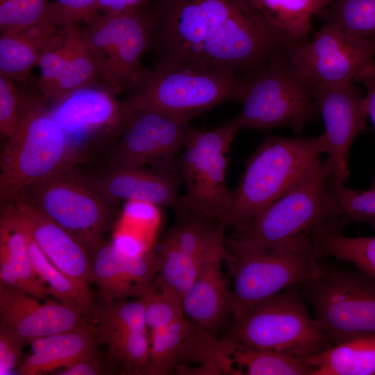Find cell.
Listing matches in <instances>:
<instances>
[{"label":"cell","instance_id":"cell-42","mask_svg":"<svg viewBox=\"0 0 375 375\" xmlns=\"http://www.w3.org/2000/svg\"><path fill=\"white\" fill-rule=\"evenodd\" d=\"M28 342L9 327L0 324V375L10 374L24 358L23 349Z\"/></svg>","mask_w":375,"mask_h":375},{"label":"cell","instance_id":"cell-4","mask_svg":"<svg viewBox=\"0 0 375 375\" xmlns=\"http://www.w3.org/2000/svg\"><path fill=\"white\" fill-rule=\"evenodd\" d=\"M327 160H318L283 195L237 228L227 246L268 249L284 245L315 230L335 231V216L327 183Z\"/></svg>","mask_w":375,"mask_h":375},{"label":"cell","instance_id":"cell-45","mask_svg":"<svg viewBox=\"0 0 375 375\" xmlns=\"http://www.w3.org/2000/svg\"><path fill=\"white\" fill-rule=\"evenodd\" d=\"M148 0H99L98 11L117 14L133 10L144 5Z\"/></svg>","mask_w":375,"mask_h":375},{"label":"cell","instance_id":"cell-3","mask_svg":"<svg viewBox=\"0 0 375 375\" xmlns=\"http://www.w3.org/2000/svg\"><path fill=\"white\" fill-rule=\"evenodd\" d=\"M327 151L324 132L315 138L267 136L247 160L224 218L225 227L237 228L248 222L283 195Z\"/></svg>","mask_w":375,"mask_h":375},{"label":"cell","instance_id":"cell-26","mask_svg":"<svg viewBox=\"0 0 375 375\" xmlns=\"http://www.w3.org/2000/svg\"><path fill=\"white\" fill-rule=\"evenodd\" d=\"M0 249L6 253L14 265L23 291L40 299H47L46 291L33 269L26 230L12 201L1 203Z\"/></svg>","mask_w":375,"mask_h":375},{"label":"cell","instance_id":"cell-20","mask_svg":"<svg viewBox=\"0 0 375 375\" xmlns=\"http://www.w3.org/2000/svg\"><path fill=\"white\" fill-rule=\"evenodd\" d=\"M40 299L21 290L0 285V324L17 332L28 344L83 324L87 313L58 300Z\"/></svg>","mask_w":375,"mask_h":375},{"label":"cell","instance_id":"cell-40","mask_svg":"<svg viewBox=\"0 0 375 375\" xmlns=\"http://www.w3.org/2000/svg\"><path fill=\"white\" fill-rule=\"evenodd\" d=\"M99 0H55L49 1L42 22L67 31L98 12Z\"/></svg>","mask_w":375,"mask_h":375},{"label":"cell","instance_id":"cell-33","mask_svg":"<svg viewBox=\"0 0 375 375\" xmlns=\"http://www.w3.org/2000/svg\"><path fill=\"white\" fill-rule=\"evenodd\" d=\"M194 323L185 317L169 326L151 331L148 375H166L175 369L183 344Z\"/></svg>","mask_w":375,"mask_h":375},{"label":"cell","instance_id":"cell-19","mask_svg":"<svg viewBox=\"0 0 375 375\" xmlns=\"http://www.w3.org/2000/svg\"><path fill=\"white\" fill-rule=\"evenodd\" d=\"M84 180L108 201H139L171 208L178 215L183 212L178 194V177L173 172L151 171L144 167L108 165Z\"/></svg>","mask_w":375,"mask_h":375},{"label":"cell","instance_id":"cell-10","mask_svg":"<svg viewBox=\"0 0 375 375\" xmlns=\"http://www.w3.org/2000/svg\"><path fill=\"white\" fill-rule=\"evenodd\" d=\"M103 83L86 85L50 101L76 165L112 147L135 112L129 98L120 101Z\"/></svg>","mask_w":375,"mask_h":375},{"label":"cell","instance_id":"cell-2","mask_svg":"<svg viewBox=\"0 0 375 375\" xmlns=\"http://www.w3.org/2000/svg\"><path fill=\"white\" fill-rule=\"evenodd\" d=\"M20 92L18 127L1 153V203L12 201L28 185L77 165L38 84Z\"/></svg>","mask_w":375,"mask_h":375},{"label":"cell","instance_id":"cell-24","mask_svg":"<svg viewBox=\"0 0 375 375\" xmlns=\"http://www.w3.org/2000/svg\"><path fill=\"white\" fill-rule=\"evenodd\" d=\"M223 257L206 262L183 297L184 312L199 326L217 328L231 312V291L221 269Z\"/></svg>","mask_w":375,"mask_h":375},{"label":"cell","instance_id":"cell-36","mask_svg":"<svg viewBox=\"0 0 375 375\" xmlns=\"http://www.w3.org/2000/svg\"><path fill=\"white\" fill-rule=\"evenodd\" d=\"M96 321L98 335L129 331H147L144 317V302L109 300L101 298L94 305L92 314Z\"/></svg>","mask_w":375,"mask_h":375},{"label":"cell","instance_id":"cell-6","mask_svg":"<svg viewBox=\"0 0 375 375\" xmlns=\"http://www.w3.org/2000/svg\"><path fill=\"white\" fill-rule=\"evenodd\" d=\"M331 346L375 334V277L319 260L317 275L299 286Z\"/></svg>","mask_w":375,"mask_h":375},{"label":"cell","instance_id":"cell-7","mask_svg":"<svg viewBox=\"0 0 375 375\" xmlns=\"http://www.w3.org/2000/svg\"><path fill=\"white\" fill-rule=\"evenodd\" d=\"M227 338L248 347L306 358L331 347L310 317L299 286H292L251 307L233 320Z\"/></svg>","mask_w":375,"mask_h":375},{"label":"cell","instance_id":"cell-14","mask_svg":"<svg viewBox=\"0 0 375 375\" xmlns=\"http://www.w3.org/2000/svg\"><path fill=\"white\" fill-rule=\"evenodd\" d=\"M285 54L310 88L352 81L375 61V38L349 35L325 23L312 39L289 43Z\"/></svg>","mask_w":375,"mask_h":375},{"label":"cell","instance_id":"cell-22","mask_svg":"<svg viewBox=\"0 0 375 375\" xmlns=\"http://www.w3.org/2000/svg\"><path fill=\"white\" fill-rule=\"evenodd\" d=\"M32 353L17 368L19 375H42L98 353L96 327L88 322L72 330L33 340Z\"/></svg>","mask_w":375,"mask_h":375},{"label":"cell","instance_id":"cell-1","mask_svg":"<svg viewBox=\"0 0 375 375\" xmlns=\"http://www.w3.org/2000/svg\"><path fill=\"white\" fill-rule=\"evenodd\" d=\"M155 68L201 69L250 78L289 41L251 0H150Z\"/></svg>","mask_w":375,"mask_h":375},{"label":"cell","instance_id":"cell-32","mask_svg":"<svg viewBox=\"0 0 375 375\" xmlns=\"http://www.w3.org/2000/svg\"><path fill=\"white\" fill-rule=\"evenodd\" d=\"M319 17L349 35L375 38V0H331Z\"/></svg>","mask_w":375,"mask_h":375},{"label":"cell","instance_id":"cell-8","mask_svg":"<svg viewBox=\"0 0 375 375\" xmlns=\"http://www.w3.org/2000/svg\"><path fill=\"white\" fill-rule=\"evenodd\" d=\"M249 79L235 74L201 69H146L129 97L135 111L147 108L190 121L228 102L242 103Z\"/></svg>","mask_w":375,"mask_h":375},{"label":"cell","instance_id":"cell-9","mask_svg":"<svg viewBox=\"0 0 375 375\" xmlns=\"http://www.w3.org/2000/svg\"><path fill=\"white\" fill-rule=\"evenodd\" d=\"M242 103L233 118L239 131L289 127L300 133L320 115L310 88L298 77L284 51L252 76Z\"/></svg>","mask_w":375,"mask_h":375},{"label":"cell","instance_id":"cell-31","mask_svg":"<svg viewBox=\"0 0 375 375\" xmlns=\"http://www.w3.org/2000/svg\"><path fill=\"white\" fill-rule=\"evenodd\" d=\"M335 216V230L347 224L364 222L375 228V188L367 190L349 188L332 174L327 183Z\"/></svg>","mask_w":375,"mask_h":375},{"label":"cell","instance_id":"cell-47","mask_svg":"<svg viewBox=\"0 0 375 375\" xmlns=\"http://www.w3.org/2000/svg\"><path fill=\"white\" fill-rule=\"evenodd\" d=\"M371 188H375V177L372 182Z\"/></svg>","mask_w":375,"mask_h":375},{"label":"cell","instance_id":"cell-15","mask_svg":"<svg viewBox=\"0 0 375 375\" xmlns=\"http://www.w3.org/2000/svg\"><path fill=\"white\" fill-rule=\"evenodd\" d=\"M189 121L166 112L142 108L128 119L106 153V165L144 167L172 172L176 155L192 129Z\"/></svg>","mask_w":375,"mask_h":375},{"label":"cell","instance_id":"cell-5","mask_svg":"<svg viewBox=\"0 0 375 375\" xmlns=\"http://www.w3.org/2000/svg\"><path fill=\"white\" fill-rule=\"evenodd\" d=\"M227 247L233 320L283 290L308 282L319 272L320 257L309 236L268 249Z\"/></svg>","mask_w":375,"mask_h":375},{"label":"cell","instance_id":"cell-16","mask_svg":"<svg viewBox=\"0 0 375 375\" xmlns=\"http://www.w3.org/2000/svg\"><path fill=\"white\" fill-rule=\"evenodd\" d=\"M349 81L310 88L325 125L328 158L332 175L344 182L350 176L348 160L355 138L367 130V100Z\"/></svg>","mask_w":375,"mask_h":375},{"label":"cell","instance_id":"cell-41","mask_svg":"<svg viewBox=\"0 0 375 375\" xmlns=\"http://www.w3.org/2000/svg\"><path fill=\"white\" fill-rule=\"evenodd\" d=\"M21 92L14 81L0 76V136L8 139L17 131Z\"/></svg>","mask_w":375,"mask_h":375},{"label":"cell","instance_id":"cell-35","mask_svg":"<svg viewBox=\"0 0 375 375\" xmlns=\"http://www.w3.org/2000/svg\"><path fill=\"white\" fill-rule=\"evenodd\" d=\"M108 346L112 360L125 374H144L150 359L147 331L111 333L98 336Z\"/></svg>","mask_w":375,"mask_h":375},{"label":"cell","instance_id":"cell-46","mask_svg":"<svg viewBox=\"0 0 375 375\" xmlns=\"http://www.w3.org/2000/svg\"><path fill=\"white\" fill-rule=\"evenodd\" d=\"M175 370L179 374H220L218 368L212 363L201 364L199 367H191L185 363H178Z\"/></svg>","mask_w":375,"mask_h":375},{"label":"cell","instance_id":"cell-38","mask_svg":"<svg viewBox=\"0 0 375 375\" xmlns=\"http://www.w3.org/2000/svg\"><path fill=\"white\" fill-rule=\"evenodd\" d=\"M142 298L146 324L151 331L165 327L184 317L182 298L156 279Z\"/></svg>","mask_w":375,"mask_h":375},{"label":"cell","instance_id":"cell-25","mask_svg":"<svg viewBox=\"0 0 375 375\" xmlns=\"http://www.w3.org/2000/svg\"><path fill=\"white\" fill-rule=\"evenodd\" d=\"M303 360L317 369L315 375H374L375 334L331 346Z\"/></svg>","mask_w":375,"mask_h":375},{"label":"cell","instance_id":"cell-21","mask_svg":"<svg viewBox=\"0 0 375 375\" xmlns=\"http://www.w3.org/2000/svg\"><path fill=\"white\" fill-rule=\"evenodd\" d=\"M12 201L24 227L49 260L70 278L89 287L90 258L85 245L21 198Z\"/></svg>","mask_w":375,"mask_h":375},{"label":"cell","instance_id":"cell-13","mask_svg":"<svg viewBox=\"0 0 375 375\" xmlns=\"http://www.w3.org/2000/svg\"><path fill=\"white\" fill-rule=\"evenodd\" d=\"M16 197L69 231L85 247L103 238L117 206L91 187L75 167L28 185Z\"/></svg>","mask_w":375,"mask_h":375},{"label":"cell","instance_id":"cell-29","mask_svg":"<svg viewBox=\"0 0 375 375\" xmlns=\"http://www.w3.org/2000/svg\"><path fill=\"white\" fill-rule=\"evenodd\" d=\"M233 363L249 375H315L317 369L306 360L283 353L257 349L224 339Z\"/></svg>","mask_w":375,"mask_h":375},{"label":"cell","instance_id":"cell-23","mask_svg":"<svg viewBox=\"0 0 375 375\" xmlns=\"http://www.w3.org/2000/svg\"><path fill=\"white\" fill-rule=\"evenodd\" d=\"M65 35V31L47 22L15 31L1 32L0 76L25 85L42 56L59 44Z\"/></svg>","mask_w":375,"mask_h":375},{"label":"cell","instance_id":"cell-34","mask_svg":"<svg viewBox=\"0 0 375 375\" xmlns=\"http://www.w3.org/2000/svg\"><path fill=\"white\" fill-rule=\"evenodd\" d=\"M158 259L156 281L172 290L182 299L196 279L202 265L210 260H204L184 253L167 238L161 244Z\"/></svg>","mask_w":375,"mask_h":375},{"label":"cell","instance_id":"cell-43","mask_svg":"<svg viewBox=\"0 0 375 375\" xmlns=\"http://www.w3.org/2000/svg\"><path fill=\"white\" fill-rule=\"evenodd\" d=\"M103 374L98 353L81 359L56 373L57 375H98Z\"/></svg>","mask_w":375,"mask_h":375},{"label":"cell","instance_id":"cell-37","mask_svg":"<svg viewBox=\"0 0 375 375\" xmlns=\"http://www.w3.org/2000/svg\"><path fill=\"white\" fill-rule=\"evenodd\" d=\"M187 361L199 364L212 363L221 374H240V371L235 369L234 364L225 350L224 340H217L210 331L196 323H194L183 344L178 364Z\"/></svg>","mask_w":375,"mask_h":375},{"label":"cell","instance_id":"cell-30","mask_svg":"<svg viewBox=\"0 0 375 375\" xmlns=\"http://www.w3.org/2000/svg\"><path fill=\"white\" fill-rule=\"evenodd\" d=\"M309 237L320 258L331 256L351 263L375 277V236L346 237L325 226Z\"/></svg>","mask_w":375,"mask_h":375},{"label":"cell","instance_id":"cell-39","mask_svg":"<svg viewBox=\"0 0 375 375\" xmlns=\"http://www.w3.org/2000/svg\"><path fill=\"white\" fill-rule=\"evenodd\" d=\"M48 0H0L1 32L15 31L43 21Z\"/></svg>","mask_w":375,"mask_h":375},{"label":"cell","instance_id":"cell-27","mask_svg":"<svg viewBox=\"0 0 375 375\" xmlns=\"http://www.w3.org/2000/svg\"><path fill=\"white\" fill-rule=\"evenodd\" d=\"M267 21L290 42L303 40L331 0H251Z\"/></svg>","mask_w":375,"mask_h":375},{"label":"cell","instance_id":"cell-44","mask_svg":"<svg viewBox=\"0 0 375 375\" xmlns=\"http://www.w3.org/2000/svg\"><path fill=\"white\" fill-rule=\"evenodd\" d=\"M355 82L362 84L365 88L368 115L375 129V61L358 74Z\"/></svg>","mask_w":375,"mask_h":375},{"label":"cell","instance_id":"cell-28","mask_svg":"<svg viewBox=\"0 0 375 375\" xmlns=\"http://www.w3.org/2000/svg\"><path fill=\"white\" fill-rule=\"evenodd\" d=\"M24 228L33 269L47 296H53L60 301L81 308L88 315H91L94 303L89 287L76 282L57 268Z\"/></svg>","mask_w":375,"mask_h":375},{"label":"cell","instance_id":"cell-17","mask_svg":"<svg viewBox=\"0 0 375 375\" xmlns=\"http://www.w3.org/2000/svg\"><path fill=\"white\" fill-rule=\"evenodd\" d=\"M86 247L90 258V282L97 286L100 298L114 301L140 299L156 279L158 255L149 251L127 254L103 238Z\"/></svg>","mask_w":375,"mask_h":375},{"label":"cell","instance_id":"cell-12","mask_svg":"<svg viewBox=\"0 0 375 375\" xmlns=\"http://www.w3.org/2000/svg\"><path fill=\"white\" fill-rule=\"evenodd\" d=\"M104 67V83L117 94L124 89L135 90L146 69L141 62L151 47V19L144 6L117 14L97 12L78 25Z\"/></svg>","mask_w":375,"mask_h":375},{"label":"cell","instance_id":"cell-11","mask_svg":"<svg viewBox=\"0 0 375 375\" xmlns=\"http://www.w3.org/2000/svg\"><path fill=\"white\" fill-rule=\"evenodd\" d=\"M238 131L233 119L210 131L192 128L176 160L186 189L181 214L190 212L223 223L233 197L226 180L228 154Z\"/></svg>","mask_w":375,"mask_h":375},{"label":"cell","instance_id":"cell-18","mask_svg":"<svg viewBox=\"0 0 375 375\" xmlns=\"http://www.w3.org/2000/svg\"><path fill=\"white\" fill-rule=\"evenodd\" d=\"M65 32L62 40L46 52L38 65L37 84L48 101L86 85L105 83L103 61L78 25Z\"/></svg>","mask_w":375,"mask_h":375}]
</instances>
